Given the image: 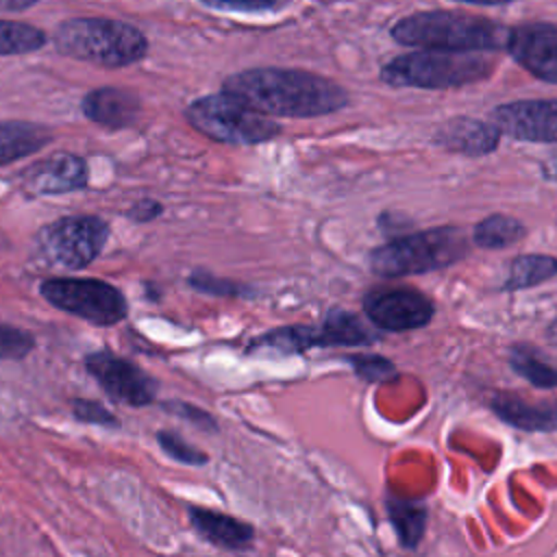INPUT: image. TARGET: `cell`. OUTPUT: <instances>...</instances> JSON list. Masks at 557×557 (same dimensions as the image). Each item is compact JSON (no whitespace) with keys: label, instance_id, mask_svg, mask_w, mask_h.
Returning a JSON list of instances; mask_svg holds the SVG:
<instances>
[{"label":"cell","instance_id":"15","mask_svg":"<svg viewBox=\"0 0 557 557\" xmlns=\"http://www.w3.org/2000/svg\"><path fill=\"white\" fill-rule=\"evenodd\" d=\"M81 109L85 117L91 120L94 124L102 128L120 131L137 122L141 102L133 91L107 85V87H96L87 91L81 100Z\"/></svg>","mask_w":557,"mask_h":557},{"label":"cell","instance_id":"32","mask_svg":"<svg viewBox=\"0 0 557 557\" xmlns=\"http://www.w3.org/2000/svg\"><path fill=\"white\" fill-rule=\"evenodd\" d=\"M540 170H542V176H544L546 181H555V183H557V150L550 152V154H546V159L542 161Z\"/></svg>","mask_w":557,"mask_h":557},{"label":"cell","instance_id":"14","mask_svg":"<svg viewBox=\"0 0 557 557\" xmlns=\"http://www.w3.org/2000/svg\"><path fill=\"white\" fill-rule=\"evenodd\" d=\"M500 131L485 120L457 115L442 122L433 133V144L448 152L466 157H485L494 152L500 144Z\"/></svg>","mask_w":557,"mask_h":557},{"label":"cell","instance_id":"24","mask_svg":"<svg viewBox=\"0 0 557 557\" xmlns=\"http://www.w3.org/2000/svg\"><path fill=\"white\" fill-rule=\"evenodd\" d=\"M344 359L352 366L355 374L368 383H385V381H392L398 376L396 366L389 359L374 355V352L346 355Z\"/></svg>","mask_w":557,"mask_h":557},{"label":"cell","instance_id":"31","mask_svg":"<svg viewBox=\"0 0 557 557\" xmlns=\"http://www.w3.org/2000/svg\"><path fill=\"white\" fill-rule=\"evenodd\" d=\"M209 9H220V11H272L278 9L274 2H205Z\"/></svg>","mask_w":557,"mask_h":557},{"label":"cell","instance_id":"4","mask_svg":"<svg viewBox=\"0 0 557 557\" xmlns=\"http://www.w3.org/2000/svg\"><path fill=\"white\" fill-rule=\"evenodd\" d=\"M470 252L466 231L453 224L394 237L370 250V270L381 278L426 274L459 263Z\"/></svg>","mask_w":557,"mask_h":557},{"label":"cell","instance_id":"26","mask_svg":"<svg viewBox=\"0 0 557 557\" xmlns=\"http://www.w3.org/2000/svg\"><path fill=\"white\" fill-rule=\"evenodd\" d=\"M33 348H35V337L28 331L0 322V357L2 359H22Z\"/></svg>","mask_w":557,"mask_h":557},{"label":"cell","instance_id":"1","mask_svg":"<svg viewBox=\"0 0 557 557\" xmlns=\"http://www.w3.org/2000/svg\"><path fill=\"white\" fill-rule=\"evenodd\" d=\"M222 91L259 115L318 117L344 109L348 91L320 74L292 67H248L224 78Z\"/></svg>","mask_w":557,"mask_h":557},{"label":"cell","instance_id":"11","mask_svg":"<svg viewBox=\"0 0 557 557\" xmlns=\"http://www.w3.org/2000/svg\"><path fill=\"white\" fill-rule=\"evenodd\" d=\"M505 50L531 76L557 85V24H516L509 28Z\"/></svg>","mask_w":557,"mask_h":557},{"label":"cell","instance_id":"19","mask_svg":"<svg viewBox=\"0 0 557 557\" xmlns=\"http://www.w3.org/2000/svg\"><path fill=\"white\" fill-rule=\"evenodd\" d=\"M553 276H557V257L540 255V252L518 255L509 263L503 289L505 292L529 289V287L550 281Z\"/></svg>","mask_w":557,"mask_h":557},{"label":"cell","instance_id":"29","mask_svg":"<svg viewBox=\"0 0 557 557\" xmlns=\"http://www.w3.org/2000/svg\"><path fill=\"white\" fill-rule=\"evenodd\" d=\"M191 287L200 289V292H207V294H231V296H239V294H248V287H242L237 283H231L226 278H213V276H207L205 272H196L191 274L189 278Z\"/></svg>","mask_w":557,"mask_h":557},{"label":"cell","instance_id":"21","mask_svg":"<svg viewBox=\"0 0 557 557\" xmlns=\"http://www.w3.org/2000/svg\"><path fill=\"white\" fill-rule=\"evenodd\" d=\"M527 235L524 224L507 213H492L474 224L472 244L487 250H500L513 246Z\"/></svg>","mask_w":557,"mask_h":557},{"label":"cell","instance_id":"22","mask_svg":"<svg viewBox=\"0 0 557 557\" xmlns=\"http://www.w3.org/2000/svg\"><path fill=\"white\" fill-rule=\"evenodd\" d=\"M509 368L535 387L553 389L557 387V368L546 363L542 355L529 344H513L507 352Z\"/></svg>","mask_w":557,"mask_h":557},{"label":"cell","instance_id":"25","mask_svg":"<svg viewBox=\"0 0 557 557\" xmlns=\"http://www.w3.org/2000/svg\"><path fill=\"white\" fill-rule=\"evenodd\" d=\"M157 442L163 448V453H168L172 459L187 463V466H205L209 461V457L198 450L196 446H191L189 442H185L183 437H178L172 431H159L157 433Z\"/></svg>","mask_w":557,"mask_h":557},{"label":"cell","instance_id":"18","mask_svg":"<svg viewBox=\"0 0 557 557\" xmlns=\"http://www.w3.org/2000/svg\"><path fill=\"white\" fill-rule=\"evenodd\" d=\"M52 141L50 128L33 122H0V165L35 154Z\"/></svg>","mask_w":557,"mask_h":557},{"label":"cell","instance_id":"9","mask_svg":"<svg viewBox=\"0 0 557 557\" xmlns=\"http://www.w3.org/2000/svg\"><path fill=\"white\" fill-rule=\"evenodd\" d=\"M363 311L376 329L405 333L429 326L435 315V305L416 287L394 285L370 289L363 296Z\"/></svg>","mask_w":557,"mask_h":557},{"label":"cell","instance_id":"33","mask_svg":"<svg viewBox=\"0 0 557 557\" xmlns=\"http://www.w3.org/2000/svg\"><path fill=\"white\" fill-rule=\"evenodd\" d=\"M546 339L557 348V318L548 324V329H546Z\"/></svg>","mask_w":557,"mask_h":557},{"label":"cell","instance_id":"5","mask_svg":"<svg viewBox=\"0 0 557 557\" xmlns=\"http://www.w3.org/2000/svg\"><path fill=\"white\" fill-rule=\"evenodd\" d=\"M496 63V57L485 52L418 50L389 59L379 76L389 87L453 89L485 81Z\"/></svg>","mask_w":557,"mask_h":557},{"label":"cell","instance_id":"6","mask_svg":"<svg viewBox=\"0 0 557 557\" xmlns=\"http://www.w3.org/2000/svg\"><path fill=\"white\" fill-rule=\"evenodd\" d=\"M185 117L196 131L222 144H263L281 133L276 122L259 115L224 91L191 100L185 109Z\"/></svg>","mask_w":557,"mask_h":557},{"label":"cell","instance_id":"3","mask_svg":"<svg viewBox=\"0 0 557 557\" xmlns=\"http://www.w3.org/2000/svg\"><path fill=\"white\" fill-rule=\"evenodd\" d=\"M52 41L65 57L111 70L133 65L148 54L146 35L111 17H70L57 26Z\"/></svg>","mask_w":557,"mask_h":557},{"label":"cell","instance_id":"8","mask_svg":"<svg viewBox=\"0 0 557 557\" xmlns=\"http://www.w3.org/2000/svg\"><path fill=\"white\" fill-rule=\"evenodd\" d=\"M39 294L52 307L98 326H111L126 318L122 292L98 278H46Z\"/></svg>","mask_w":557,"mask_h":557},{"label":"cell","instance_id":"30","mask_svg":"<svg viewBox=\"0 0 557 557\" xmlns=\"http://www.w3.org/2000/svg\"><path fill=\"white\" fill-rule=\"evenodd\" d=\"M163 213V205L159 200H152V198H141L137 200L131 211H128V218H133L135 222H150L154 218H159Z\"/></svg>","mask_w":557,"mask_h":557},{"label":"cell","instance_id":"23","mask_svg":"<svg viewBox=\"0 0 557 557\" xmlns=\"http://www.w3.org/2000/svg\"><path fill=\"white\" fill-rule=\"evenodd\" d=\"M46 44V33L33 24L0 20V57L35 52Z\"/></svg>","mask_w":557,"mask_h":557},{"label":"cell","instance_id":"2","mask_svg":"<svg viewBox=\"0 0 557 557\" xmlns=\"http://www.w3.org/2000/svg\"><path fill=\"white\" fill-rule=\"evenodd\" d=\"M389 35L396 44L435 52H496L505 50L509 28L472 13L420 11L400 17Z\"/></svg>","mask_w":557,"mask_h":557},{"label":"cell","instance_id":"28","mask_svg":"<svg viewBox=\"0 0 557 557\" xmlns=\"http://www.w3.org/2000/svg\"><path fill=\"white\" fill-rule=\"evenodd\" d=\"M163 409H168L170 413H176V416L185 418L187 422L200 426L202 431H209V433H215V431H218L215 420H213L207 411H202V409H198V407H194V405H187V403H183V400H172V403H163Z\"/></svg>","mask_w":557,"mask_h":557},{"label":"cell","instance_id":"20","mask_svg":"<svg viewBox=\"0 0 557 557\" xmlns=\"http://www.w3.org/2000/svg\"><path fill=\"white\" fill-rule=\"evenodd\" d=\"M389 520L403 542L405 548H413L420 544L426 524V507L422 500L403 498V496H387L385 500Z\"/></svg>","mask_w":557,"mask_h":557},{"label":"cell","instance_id":"12","mask_svg":"<svg viewBox=\"0 0 557 557\" xmlns=\"http://www.w3.org/2000/svg\"><path fill=\"white\" fill-rule=\"evenodd\" d=\"M490 122L518 141L557 144V100H513L498 104Z\"/></svg>","mask_w":557,"mask_h":557},{"label":"cell","instance_id":"16","mask_svg":"<svg viewBox=\"0 0 557 557\" xmlns=\"http://www.w3.org/2000/svg\"><path fill=\"white\" fill-rule=\"evenodd\" d=\"M490 409L509 426L529 433L557 431V400L529 403L516 394L496 392L490 396Z\"/></svg>","mask_w":557,"mask_h":557},{"label":"cell","instance_id":"13","mask_svg":"<svg viewBox=\"0 0 557 557\" xmlns=\"http://www.w3.org/2000/svg\"><path fill=\"white\" fill-rule=\"evenodd\" d=\"M20 178L28 194L54 196L83 189L87 185L89 172L83 157L74 152H54L30 163Z\"/></svg>","mask_w":557,"mask_h":557},{"label":"cell","instance_id":"10","mask_svg":"<svg viewBox=\"0 0 557 557\" xmlns=\"http://www.w3.org/2000/svg\"><path fill=\"white\" fill-rule=\"evenodd\" d=\"M85 368L100 383V387L122 405L144 407L157 396V381L150 374L109 350L87 355Z\"/></svg>","mask_w":557,"mask_h":557},{"label":"cell","instance_id":"17","mask_svg":"<svg viewBox=\"0 0 557 557\" xmlns=\"http://www.w3.org/2000/svg\"><path fill=\"white\" fill-rule=\"evenodd\" d=\"M189 520L198 535L215 546L228 550H246L255 542V529L248 522L226 516L222 511L189 507Z\"/></svg>","mask_w":557,"mask_h":557},{"label":"cell","instance_id":"7","mask_svg":"<svg viewBox=\"0 0 557 557\" xmlns=\"http://www.w3.org/2000/svg\"><path fill=\"white\" fill-rule=\"evenodd\" d=\"M109 226L96 215H65L37 233L39 257L61 270L87 268L104 248Z\"/></svg>","mask_w":557,"mask_h":557},{"label":"cell","instance_id":"34","mask_svg":"<svg viewBox=\"0 0 557 557\" xmlns=\"http://www.w3.org/2000/svg\"><path fill=\"white\" fill-rule=\"evenodd\" d=\"M7 246V237L0 233V248H4Z\"/></svg>","mask_w":557,"mask_h":557},{"label":"cell","instance_id":"27","mask_svg":"<svg viewBox=\"0 0 557 557\" xmlns=\"http://www.w3.org/2000/svg\"><path fill=\"white\" fill-rule=\"evenodd\" d=\"M72 411L74 418L87 424H98V426H120V420L100 403L87 400V398H76L72 400Z\"/></svg>","mask_w":557,"mask_h":557}]
</instances>
